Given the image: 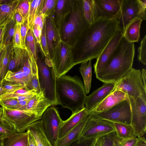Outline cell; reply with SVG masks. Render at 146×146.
Segmentation results:
<instances>
[{
  "mask_svg": "<svg viewBox=\"0 0 146 146\" xmlns=\"http://www.w3.org/2000/svg\"><path fill=\"white\" fill-rule=\"evenodd\" d=\"M119 29L114 18L100 19L90 24L72 47L75 65L97 59Z\"/></svg>",
  "mask_w": 146,
  "mask_h": 146,
  "instance_id": "1",
  "label": "cell"
},
{
  "mask_svg": "<svg viewBox=\"0 0 146 146\" xmlns=\"http://www.w3.org/2000/svg\"><path fill=\"white\" fill-rule=\"evenodd\" d=\"M134 43L123 36L113 56L104 68L96 74V78L104 83H115L132 68L135 55Z\"/></svg>",
  "mask_w": 146,
  "mask_h": 146,
  "instance_id": "2",
  "label": "cell"
},
{
  "mask_svg": "<svg viewBox=\"0 0 146 146\" xmlns=\"http://www.w3.org/2000/svg\"><path fill=\"white\" fill-rule=\"evenodd\" d=\"M56 92L58 104L70 110L72 114L85 107L87 96L83 83L77 76L65 74L57 78Z\"/></svg>",
  "mask_w": 146,
  "mask_h": 146,
  "instance_id": "3",
  "label": "cell"
},
{
  "mask_svg": "<svg viewBox=\"0 0 146 146\" xmlns=\"http://www.w3.org/2000/svg\"><path fill=\"white\" fill-rule=\"evenodd\" d=\"M70 10L60 30L61 40L72 47L90 24L84 14L82 0H71Z\"/></svg>",
  "mask_w": 146,
  "mask_h": 146,
  "instance_id": "4",
  "label": "cell"
},
{
  "mask_svg": "<svg viewBox=\"0 0 146 146\" xmlns=\"http://www.w3.org/2000/svg\"><path fill=\"white\" fill-rule=\"evenodd\" d=\"M36 63L41 92L52 106L58 104L56 92V73L51 61L42 54L37 53Z\"/></svg>",
  "mask_w": 146,
  "mask_h": 146,
  "instance_id": "5",
  "label": "cell"
},
{
  "mask_svg": "<svg viewBox=\"0 0 146 146\" xmlns=\"http://www.w3.org/2000/svg\"><path fill=\"white\" fill-rule=\"evenodd\" d=\"M1 107L3 113L0 121L15 132H25L31 124L41 118L27 110Z\"/></svg>",
  "mask_w": 146,
  "mask_h": 146,
  "instance_id": "6",
  "label": "cell"
},
{
  "mask_svg": "<svg viewBox=\"0 0 146 146\" xmlns=\"http://www.w3.org/2000/svg\"><path fill=\"white\" fill-rule=\"evenodd\" d=\"M117 90L133 98L146 95V89L143 84L140 70L132 68L125 75L115 82L113 91Z\"/></svg>",
  "mask_w": 146,
  "mask_h": 146,
  "instance_id": "7",
  "label": "cell"
},
{
  "mask_svg": "<svg viewBox=\"0 0 146 146\" xmlns=\"http://www.w3.org/2000/svg\"><path fill=\"white\" fill-rule=\"evenodd\" d=\"M72 49V46L62 40L54 49L51 61L57 78L65 74L75 65Z\"/></svg>",
  "mask_w": 146,
  "mask_h": 146,
  "instance_id": "8",
  "label": "cell"
},
{
  "mask_svg": "<svg viewBox=\"0 0 146 146\" xmlns=\"http://www.w3.org/2000/svg\"><path fill=\"white\" fill-rule=\"evenodd\" d=\"M131 111V125L137 137L143 136L146 128V95L137 97L129 96Z\"/></svg>",
  "mask_w": 146,
  "mask_h": 146,
  "instance_id": "9",
  "label": "cell"
},
{
  "mask_svg": "<svg viewBox=\"0 0 146 146\" xmlns=\"http://www.w3.org/2000/svg\"><path fill=\"white\" fill-rule=\"evenodd\" d=\"M91 113L96 117L113 123L131 124V111L129 99L122 101L106 111Z\"/></svg>",
  "mask_w": 146,
  "mask_h": 146,
  "instance_id": "10",
  "label": "cell"
},
{
  "mask_svg": "<svg viewBox=\"0 0 146 146\" xmlns=\"http://www.w3.org/2000/svg\"><path fill=\"white\" fill-rule=\"evenodd\" d=\"M113 132H115L113 122L96 117L91 113L78 139H97Z\"/></svg>",
  "mask_w": 146,
  "mask_h": 146,
  "instance_id": "11",
  "label": "cell"
},
{
  "mask_svg": "<svg viewBox=\"0 0 146 146\" xmlns=\"http://www.w3.org/2000/svg\"><path fill=\"white\" fill-rule=\"evenodd\" d=\"M40 120L47 138L53 146H56L60 127L62 121L57 108L54 106L48 108L43 113Z\"/></svg>",
  "mask_w": 146,
  "mask_h": 146,
  "instance_id": "12",
  "label": "cell"
},
{
  "mask_svg": "<svg viewBox=\"0 0 146 146\" xmlns=\"http://www.w3.org/2000/svg\"><path fill=\"white\" fill-rule=\"evenodd\" d=\"M123 36V32L119 29L111 38L97 58L94 65L95 74L101 71L114 54Z\"/></svg>",
  "mask_w": 146,
  "mask_h": 146,
  "instance_id": "13",
  "label": "cell"
},
{
  "mask_svg": "<svg viewBox=\"0 0 146 146\" xmlns=\"http://www.w3.org/2000/svg\"><path fill=\"white\" fill-rule=\"evenodd\" d=\"M138 0H122L117 19L119 29L123 32L128 24L136 17H139Z\"/></svg>",
  "mask_w": 146,
  "mask_h": 146,
  "instance_id": "14",
  "label": "cell"
},
{
  "mask_svg": "<svg viewBox=\"0 0 146 146\" xmlns=\"http://www.w3.org/2000/svg\"><path fill=\"white\" fill-rule=\"evenodd\" d=\"M115 83H104L100 87L87 96L85 108L88 113H91L113 91Z\"/></svg>",
  "mask_w": 146,
  "mask_h": 146,
  "instance_id": "15",
  "label": "cell"
},
{
  "mask_svg": "<svg viewBox=\"0 0 146 146\" xmlns=\"http://www.w3.org/2000/svg\"><path fill=\"white\" fill-rule=\"evenodd\" d=\"M45 24L47 46L51 60L54 49L61 40L60 32L56 25L52 15L46 17Z\"/></svg>",
  "mask_w": 146,
  "mask_h": 146,
  "instance_id": "16",
  "label": "cell"
},
{
  "mask_svg": "<svg viewBox=\"0 0 146 146\" xmlns=\"http://www.w3.org/2000/svg\"><path fill=\"white\" fill-rule=\"evenodd\" d=\"M85 17L90 24L100 19L111 18L100 7L96 0H82Z\"/></svg>",
  "mask_w": 146,
  "mask_h": 146,
  "instance_id": "17",
  "label": "cell"
},
{
  "mask_svg": "<svg viewBox=\"0 0 146 146\" xmlns=\"http://www.w3.org/2000/svg\"><path fill=\"white\" fill-rule=\"evenodd\" d=\"M128 99V96L122 91L118 90L114 91L106 97L92 113L106 111L122 101Z\"/></svg>",
  "mask_w": 146,
  "mask_h": 146,
  "instance_id": "18",
  "label": "cell"
},
{
  "mask_svg": "<svg viewBox=\"0 0 146 146\" xmlns=\"http://www.w3.org/2000/svg\"><path fill=\"white\" fill-rule=\"evenodd\" d=\"M51 106L50 102L41 92L36 94L29 101L26 106L25 110L29 111L41 118L44 112Z\"/></svg>",
  "mask_w": 146,
  "mask_h": 146,
  "instance_id": "19",
  "label": "cell"
},
{
  "mask_svg": "<svg viewBox=\"0 0 146 146\" xmlns=\"http://www.w3.org/2000/svg\"><path fill=\"white\" fill-rule=\"evenodd\" d=\"M88 113L85 107L78 111L72 114L67 120L65 121L62 120L60 127L58 139L62 138L68 134Z\"/></svg>",
  "mask_w": 146,
  "mask_h": 146,
  "instance_id": "20",
  "label": "cell"
},
{
  "mask_svg": "<svg viewBox=\"0 0 146 146\" xmlns=\"http://www.w3.org/2000/svg\"><path fill=\"white\" fill-rule=\"evenodd\" d=\"M91 115L88 114L68 134L62 138L58 139L56 146H68L80 138L84 127Z\"/></svg>",
  "mask_w": 146,
  "mask_h": 146,
  "instance_id": "21",
  "label": "cell"
},
{
  "mask_svg": "<svg viewBox=\"0 0 146 146\" xmlns=\"http://www.w3.org/2000/svg\"><path fill=\"white\" fill-rule=\"evenodd\" d=\"M27 130L30 132L37 146H53L46 135L40 119L32 123Z\"/></svg>",
  "mask_w": 146,
  "mask_h": 146,
  "instance_id": "22",
  "label": "cell"
},
{
  "mask_svg": "<svg viewBox=\"0 0 146 146\" xmlns=\"http://www.w3.org/2000/svg\"><path fill=\"white\" fill-rule=\"evenodd\" d=\"M71 0H57L53 15L55 24L60 31L71 9Z\"/></svg>",
  "mask_w": 146,
  "mask_h": 146,
  "instance_id": "23",
  "label": "cell"
},
{
  "mask_svg": "<svg viewBox=\"0 0 146 146\" xmlns=\"http://www.w3.org/2000/svg\"><path fill=\"white\" fill-rule=\"evenodd\" d=\"M143 20L136 17L127 25L123 33V36L129 42L134 43L138 42L140 38V31Z\"/></svg>",
  "mask_w": 146,
  "mask_h": 146,
  "instance_id": "24",
  "label": "cell"
},
{
  "mask_svg": "<svg viewBox=\"0 0 146 146\" xmlns=\"http://www.w3.org/2000/svg\"><path fill=\"white\" fill-rule=\"evenodd\" d=\"M24 49L21 48L14 47L11 45L9 52V63L8 71H17L22 67Z\"/></svg>",
  "mask_w": 146,
  "mask_h": 146,
  "instance_id": "25",
  "label": "cell"
},
{
  "mask_svg": "<svg viewBox=\"0 0 146 146\" xmlns=\"http://www.w3.org/2000/svg\"><path fill=\"white\" fill-rule=\"evenodd\" d=\"M102 10L111 18L118 19L122 0H96Z\"/></svg>",
  "mask_w": 146,
  "mask_h": 146,
  "instance_id": "26",
  "label": "cell"
},
{
  "mask_svg": "<svg viewBox=\"0 0 146 146\" xmlns=\"http://www.w3.org/2000/svg\"><path fill=\"white\" fill-rule=\"evenodd\" d=\"M20 0L0 5V27L4 26L13 18Z\"/></svg>",
  "mask_w": 146,
  "mask_h": 146,
  "instance_id": "27",
  "label": "cell"
},
{
  "mask_svg": "<svg viewBox=\"0 0 146 146\" xmlns=\"http://www.w3.org/2000/svg\"><path fill=\"white\" fill-rule=\"evenodd\" d=\"M45 1V0H30V6L27 23L29 28L31 30L35 20L40 14Z\"/></svg>",
  "mask_w": 146,
  "mask_h": 146,
  "instance_id": "28",
  "label": "cell"
},
{
  "mask_svg": "<svg viewBox=\"0 0 146 146\" xmlns=\"http://www.w3.org/2000/svg\"><path fill=\"white\" fill-rule=\"evenodd\" d=\"M117 137L121 139L137 138L134 129L131 124L113 123Z\"/></svg>",
  "mask_w": 146,
  "mask_h": 146,
  "instance_id": "29",
  "label": "cell"
},
{
  "mask_svg": "<svg viewBox=\"0 0 146 146\" xmlns=\"http://www.w3.org/2000/svg\"><path fill=\"white\" fill-rule=\"evenodd\" d=\"M28 135L27 131L15 132L4 139L3 146H28Z\"/></svg>",
  "mask_w": 146,
  "mask_h": 146,
  "instance_id": "30",
  "label": "cell"
},
{
  "mask_svg": "<svg viewBox=\"0 0 146 146\" xmlns=\"http://www.w3.org/2000/svg\"><path fill=\"white\" fill-rule=\"evenodd\" d=\"M79 71L84 82V87L86 94H88L91 88L92 67L91 60L82 62Z\"/></svg>",
  "mask_w": 146,
  "mask_h": 146,
  "instance_id": "31",
  "label": "cell"
},
{
  "mask_svg": "<svg viewBox=\"0 0 146 146\" xmlns=\"http://www.w3.org/2000/svg\"><path fill=\"white\" fill-rule=\"evenodd\" d=\"M16 23L12 19L4 26L1 44L5 46L12 44Z\"/></svg>",
  "mask_w": 146,
  "mask_h": 146,
  "instance_id": "32",
  "label": "cell"
},
{
  "mask_svg": "<svg viewBox=\"0 0 146 146\" xmlns=\"http://www.w3.org/2000/svg\"><path fill=\"white\" fill-rule=\"evenodd\" d=\"M4 79L7 81L20 83L24 85L26 84L23 71L21 68L16 71L12 72L8 70Z\"/></svg>",
  "mask_w": 146,
  "mask_h": 146,
  "instance_id": "33",
  "label": "cell"
},
{
  "mask_svg": "<svg viewBox=\"0 0 146 146\" xmlns=\"http://www.w3.org/2000/svg\"><path fill=\"white\" fill-rule=\"evenodd\" d=\"M25 46L33 54L34 58L37 60V44L32 30L30 29L28 30L25 39Z\"/></svg>",
  "mask_w": 146,
  "mask_h": 146,
  "instance_id": "34",
  "label": "cell"
},
{
  "mask_svg": "<svg viewBox=\"0 0 146 146\" xmlns=\"http://www.w3.org/2000/svg\"><path fill=\"white\" fill-rule=\"evenodd\" d=\"M1 83L4 94L12 93L25 87L24 85L7 81L4 79L1 81Z\"/></svg>",
  "mask_w": 146,
  "mask_h": 146,
  "instance_id": "35",
  "label": "cell"
},
{
  "mask_svg": "<svg viewBox=\"0 0 146 146\" xmlns=\"http://www.w3.org/2000/svg\"><path fill=\"white\" fill-rule=\"evenodd\" d=\"M118 139L115 132H113L98 139L100 146H115Z\"/></svg>",
  "mask_w": 146,
  "mask_h": 146,
  "instance_id": "36",
  "label": "cell"
},
{
  "mask_svg": "<svg viewBox=\"0 0 146 146\" xmlns=\"http://www.w3.org/2000/svg\"><path fill=\"white\" fill-rule=\"evenodd\" d=\"M12 44L6 46V51L3 58L1 67L0 70V82H1L4 78L8 71V66L9 63V52L10 47Z\"/></svg>",
  "mask_w": 146,
  "mask_h": 146,
  "instance_id": "37",
  "label": "cell"
},
{
  "mask_svg": "<svg viewBox=\"0 0 146 146\" xmlns=\"http://www.w3.org/2000/svg\"><path fill=\"white\" fill-rule=\"evenodd\" d=\"M30 6V0H20L16 9V11L22 16L25 20V22L27 23Z\"/></svg>",
  "mask_w": 146,
  "mask_h": 146,
  "instance_id": "38",
  "label": "cell"
},
{
  "mask_svg": "<svg viewBox=\"0 0 146 146\" xmlns=\"http://www.w3.org/2000/svg\"><path fill=\"white\" fill-rule=\"evenodd\" d=\"M24 89L28 91H34L36 94H39L41 92L38 79V72L26 84Z\"/></svg>",
  "mask_w": 146,
  "mask_h": 146,
  "instance_id": "39",
  "label": "cell"
},
{
  "mask_svg": "<svg viewBox=\"0 0 146 146\" xmlns=\"http://www.w3.org/2000/svg\"><path fill=\"white\" fill-rule=\"evenodd\" d=\"M57 0H45L44 5L40 14L46 17L52 15L55 11Z\"/></svg>",
  "mask_w": 146,
  "mask_h": 146,
  "instance_id": "40",
  "label": "cell"
},
{
  "mask_svg": "<svg viewBox=\"0 0 146 146\" xmlns=\"http://www.w3.org/2000/svg\"><path fill=\"white\" fill-rule=\"evenodd\" d=\"M146 35H145L141 42L140 46L138 47V54L137 59L144 65L146 64Z\"/></svg>",
  "mask_w": 146,
  "mask_h": 146,
  "instance_id": "41",
  "label": "cell"
},
{
  "mask_svg": "<svg viewBox=\"0 0 146 146\" xmlns=\"http://www.w3.org/2000/svg\"><path fill=\"white\" fill-rule=\"evenodd\" d=\"M39 46L42 53L45 57L50 59L45 34V22L42 30L40 43Z\"/></svg>",
  "mask_w": 146,
  "mask_h": 146,
  "instance_id": "42",
  "label": "cell"
},
{
  "mask_svg": "<svg viewBox=\"0 0 146 146\" xmlns=\"http://www.w3.org/2000/svg\"><path fill=\"white\" fill-rule=\"evenodd\" d=\"M21 25L17 23L16 24L15 33L12 40V44L14 47L21 48Z\"/></svg>",
  "mask_w": 146,
  "mask_h": 146,
  "instance_id": "43",
  "label": "cell"
},
{
  "mask_svg": "<svg viewBox=\"0 0 146 146\" xmlns=\"http://www.w3.org/2000/svg\"><path fill=\"white\" fill-rule=\"evenodd\" d=\"M18 102L17 99L14 98L0 99V105L1 107L11 109L15 110Z\"/></svg>",
  "mask_w": 146,
  "mask_h": 146,
  "instance_id": "44",
  "label": "cell"
},
{
  "mask_svg": "<svg viewBox=\"0 0 146 146\" xmlns=\"http://www.w3.org/2000/svg\"><path fill=\"white\" fill-rule=\"evenodd\" d=\"M15 132L12 129L0 121V138L4 139L11 135Z\"/></svg>",
  "mask_w": 146,
  "mask_h": 146,
  "instance_id": "45",
  "label": "cell"
},
{
  "mask_svg": "<svg viewBox=\"0 0 146 146\" xmlns=\"http://www.w3.org/2000/svg\"><path fill=\"white\" fill-rule=\"evenodd\" d=\"M137 137L126 139H121L118 138L115 146H135Z\"/></svg>",
  "mask_w": 146,
  "mask_h": 146,
  "instance_id": "46",
  "label": "cell"
},
{
  "mask_svg": "<svg viewBox=\"0 0 146 146\" xmlns=\"http://www.w3.org/2000/svg\"><path fill=\"white\" fill-rule=\"evenodd\" d=\"M96 139H90L82 140L78 139L68 146H93Z\"/></svg>",
  "mask_w": 146,
  "mask_h": 146,
  "instance_id": "47",
  "label": "cell"
},
{
  "mask_svg": "<svg viewBox=\"0 0 146 146\" xmlns=\"http://www.w3.org/2000/svg\"><path fill=\"white\" fill-rule=\"evenodd\" d=\"M29 29L27 23H25L21 25V46L22 48H26L25 44V39L27 32Z\"/></svg>",
  "mask_w": 146,
  "mask_h": 146,
  "instance_id": "48",
  "label": "cell"
},
{
  "mask_svg": "<svg viewBox=\"0 0 146 146\" xmlns=\"http://www.w3.org/2000/svg\"><path fill=\"white\" fill-rule=\"evenodd\" d=\"M139 5V17L143 21L146 19V0H138Z\"/></svg>",
  "mask_w": 146,
  "mask_h": 146,
  "instance_id": "49",
  "label": "cell"
},
{
  "mask_svg": "<svg viewBox=\"0 0 146 146\" xmlns=\"http://www.w3.org/2000/svg\"><path fill=\"white\" fill-rule=\"evenodd\" d=\"M46 17V16L43 14L39 15L35 19L33 26H36L42 30Z\"/></svg>",
  "mask_w": 146,
  "mask_h": 146,
  "instance_id": "50",
  "label": "cell"
},
{
  "mask_svg": "<svg viewBox=\"0 0 146 146\" xmlns=\"http://www.w3.org/2000/svg\"><path fill=\"white\" fill-rule=\"evenodd\" d=\"M37 44L39 46L40 43V38L42 30L37 26L34 25L32 30Z\"/></svg>",
  "mask_w": 146,
  "mask_h": 146,
  "instance_id": "51",
  "label": "cell"
},
{
  "mask_svg": "<svg viewBox=\"0 0 146 146\" xmlns=\"http://www.w3.org/2000/svg\"><path fill=\"white\" fill-rule=\"evenodd\" d=\"M13 19L16 23L20 25L25 23V20L22 16L16 11L13 15Z\"/></svg>",
  "mask_w": 146,
  "mask_h": 146,
  "instance_id": "52",
  "label": "cell"
},
{
  "mask_svg": "<svg viewBox=\"0 0 146 146\" xmlns=\"http://www.w3.org/2000/svg\"><path fill=\"white\" fill-rule=\"evenodd\" d=\"M32 98L18 102L15 110H25V107L27 104Z\"/></svg>",
  "mask_w": 146,
  "mask_h": 146,
  "instance_id": "53",
  "label": "cell"
},
{
  "mask_svg": "<svg viewBox=\"0 0 146 146\" xmlns=\"http://www.w3.org/2000/svg\"><path fill=\"white\" fill-rule=\"evenodd\" d=\"M6 46L1 44L0 49V70L1 67L2 61L6 51Z\"/></svg>",
  "mask_w": 146,
  "mask_h": 146,
  "instance_id": "54",
  "label": "cell"
},
{
  "mask_svg": "<svg viewBox=\"0 0 146 146\" xmlns=\"http://www.w3.org/2000/svg\"><path fill=\"white\" fill-rule=\"evenodd\" d=\"M135 146H146L145 138L143 136L137 137V141Z\"/></svg>",
  "mask_w": 146,
  "mask_h": 146,
  "instance_id": "55",
  "label": "cell"
},
{
  "mask_svg": "<svg viewBox=\"0 0 146 146\" xmlns=\"http://www.w3.org/2000/svg\"><path fill=\"white\" fill-rule=\"evenodd\" d=\"M28 135V144L29 146H37L30 132L27 130Z\"/></svg>",
  "mask_w": 146,
  "mask_h": 146,
  "instance_id": "56",
  "label": "cell"
},
{
  "mask_svg": "<svg viewBox=\"0 0 146 146\" xmlns=\"http://www.w3.org/2000/svg\"><path fill=\"white\" fill-rule=\"evenodd\" d=\"M141 74L144 87L146 89V70L145 69L142 70Z\"/></svg>",
  "mask_w": 146,
  "mask_h": 146,
  "instance_id": "57",
  "label": "cell"
},
{
  "mask_svg": "<svg viewBox=\"0 0 146 146\" xmlns=\"http://www.w3.org/2000/svg\"><path fill=\"white\" fill-rule=\"evenodd\" d=\"M4 26L0 27V44L1 43Z\"/></svg>",
  "mask_w": 146,
  "mask_h": 146,
  "instance_id": "58",
  "label": "cell"
},
{
  "mask_svg": "<svg viewBox=\"0 0 146 146\" xmlns=\"http://www.w3.org/2000/svg\"><path fill=\"white\" fill-rule=\"evenodd\" d=\"M3 88L2 85L1 81L0 82V97L3 94H4Z\"/></svg>",
  "mask_w": 146,
  "mask_h": 146,
  "instance_id": "59",
  "label": "cell"
},
{
  "mask_svg": "<svg viewBox=\"0 0 146 146\" xmlns=\"http://www.w3.org/2000/svg\"><path fill=\"white\" fill-rule=\"evenodd\" d=\"M93 146H100L97 139H96Z\"/></svg>",
  "mask_w": 146,
  "mask_h": 146,
  "instance_id": "60",
  "label": "cell"
},
{
  "mask_svg": "<svg viewBox=\"0 0 146 146\" xmlns=\"http://www.w3.org/2000/svg\"><path fill=\"white\" fill-rule=\"evenodd\" d=\"M4 139L0 138V146H3Z\"/></svg>",
  "mask_w": 146,
  "mask_h": 146,
  "instance_id": "61",
  "label": "cell"
},
{
  "mask_svg": "<svg viewBox=\"0 0 146 146\" xmlns=\"http://www.w3.org/2000/svg\"><path fill=\"white\" fill-rule=\"evenodd\" d=\"M3 113V109L2 107H0V120L1 118Z\"/></svg>",
  "mask_w": 146,
  "mask_h": 146,
  "instance_id": "62",
  "label": "cell"
},
{
  "mask_svg": "<svg viewBox=\"0 0 146 146\" xmlns=\"http://www.w3.org/2000/svg\"><path fill=\"white\" fill-rule=\"evenodd\" d=\"M1 44H0V49L1 48Z\"/></svg>",
  "mask_w": 146,
  "mask_h": 146,
  "instance_id": "63",
  "label": "cell"
},
{
  "mask_svg": "<svg viewBox=\"0 0 146 146\" xmlns=\"http://www.w3.org/2000/svg\"><path fill=\"white\" fill-rule=\"evenodd\" d=\"M28 146H29V144H28Z\"/></svg>",
  "mask_w": 146,
  "mask_h": 146,
  "instance_id": "64",
  "label": "cell"
}]
</instances>
